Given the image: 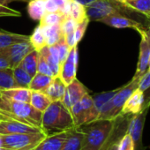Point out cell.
<instances>
[{"mask_svg": "<svg viewBox=\"0 0 150 150\" xmlns=\"http://www.w3.org/2000/svg\"><path fill=\"white\" fill-rule=\"evenodd\" d=\"M18 88L13 78L12 68L0 70V90Z\"/></svg>", "mask_w": 150, "mask_h": 150, "instance_id": "cell-27", "label": "cell"}, {"mask_svg": "<svg viewBox=\"0 0 150 150\" xmlns=\"http://www.w3.org/2000/svg\"><path fill=\"white\" fill-rule=\"evenodd\" d=\"M45 58L46 62L48 63L53 76L57 77L59 75L60 72V61L58 57L57 51L55 48V46H45L39 51Z\"/></svg>", "mask_w": 150, "mask_h": 150, "instance_id": "cell-18", "label": "cell"}, {"mask_svg": "<svg viewBox=\"0 0 150 150\" xmlns=\"http://www.w3.org/2000/svg\"><path fill=\"white\" fill-rule=\"evenodd\" d=\"M13 73L18 88H28L33 77H31L22 67H21L20 65L16 66L13 69Z\"/></svg>", "mask_w": 150, "mask_h": 150, "instance_id": "cell-29", "label": "cell"}, {"mask_svg": "<svg viewBox=\"0 0 150 150\" xmlns=\"http://www.w3.org/2000/svg\"><path fill=\"white\" fill-rule=\"evenodd\" d=\"M98 22L115 28H133L138 33L145 30L143 23L124 14H110L102 18Z\"/></svg>", "mask_w": 150, "mask_h": 150, "instance_id": "cell-11", "label": "cell"}, {"mask_svg": "<svg viewBox=\"0 0 150 150\" xmlns=\"http://www.w3.org/2000/svg\"><path fill=\"white\" fill-rule=\"evenodd\" d=\"M145 92L137 88L125 101L120 115H135L140 112L144 108Z\"/></svg>", "mask_w": 150, "mask_h": 150, "instance_id": "cell-15", "label": "cell"}, {"mask_svg": "<svg viewBox=\"0 0 150 150\" xmlns=\"http://www.w3.org/2000/svg\"><path fill=\"white\" fill-rule=\"evenodd\" d=\"M45 138L46 134L43 132L36 133L0 134V146L12 150H33Z\"/></svg>", "mask_w": 150, "mask_h": 150, "instance_id": "cell-5", "label": "cell"}, {"mask_svg": "<svg viewBox=\"0 0 150 150\" xmlns=\"http://www.w3.org/2000/svg\"><path fill=\"white\" fill-rule=\"evenodd\" d=\"M31 90L28 88H13L9 89L0 90V96L12 101L30 103Z\"/></svg>", "mask_w": 150, "mask_h": 150, "instance_id": "cell-19", "label": "cell"}, {"mask_svg": "<svg viewBox=\"0 0 150 150\" xmlns=\"http://www.w3.org/2000/svg\"><path fill=\"white\" fill-rule=\"evenodd\" d=\"M28 41H29V35L0 30V49H4L12 44Z\"/></svg>", "mask_w": 150, "mask_h": 150, "instance_id": "cell-21", "label": "cell"}, {"mask_svg": "<svg viewBox=\"0 0 150 150\" xmlns=\"http://www.w3.org/2000/svg\"><path fill=\"white\" fill-rule=\"evenodd\" d=\"M141 40L139 43V54L137 63V69L133 78L141 80L144 75L148 71V61L150 55V38L146 35V31L139 32Z\"/></svg>", "mask_w": 150, "mask_h": 150, "instance_id": "cell-10", "label": "cell"}, {"mask_svg": "<svg viewBox=\"0 0 150 150\" xmlns=\"http://www.w3.org/2000/svg\"><path fill=\"white\" fill-rule=\"evenodd\" d=\"M131 1H132V0H125V4H126V3H128V2H131Z\"/></svg>", "mask_w": 150, "mask_h": 150, "instance_id": "cell-52", "label": "cell"}, {"mask_svg": "<svg viewBox=\"0 0 150 150\" xmlns=\"http://www.w3.org/2000/svg\"><path fill=\"white\" fill-rule=\"evenodd\" d=\"M146 91H149V94H148L147 97L145 98V103H144V107H143L144 109L145 108H148V106L150 104V89H147Z\"/></svg>", "mask_w": 150, "mask_h": 150, "instance_id": "cell-45", "label": "cell"}, {"mask_svg": "<svg viewBox=\"0 0 150 150\" xmlns=\"http://www.w3.org/2000/svg\"><path fill=\"white\" fill-rule=\"evenodd\" d=\"M37 72L40 73H43L46 75H49V76H53V73L48 64V63L46 62L44 57L39 52V59H38V67H37Z\"/></svg>", "mask_w": 150, "mask_h": 150, "instance_id": "cell-38", "label": "cell"}, {"mask_svg": "<svg viewBox=\"0 0 150 150\" xmlns=\"http://www.w3.org/2000/svg\"><path fill=\"white\" fill-rule=\"evenodd\" d=\"M0 150H12V149H9V148H6V147H3V146H0Z\"/></svg>", "mask_w": 150, "mask_h": 150, "instance_id": "cell-49", "label": "cell"}, {"mask_svg": "<svg viewBox=\"0 0 150 150\" xmlns=\"http://www.w3.org/2000/svg\"><path fill=\"white\" fill-rule=\"evenodd\" d=\"M66 85L63 82V81L59 78V76L54 77L50 84L42 91L52 102L62 101L64 92H65Z\"/></svg>", "mask_w": 150, "mask_h": 150, "instance_id": "cell-17", "label": "cell"}, {"mask_svg": "<svg viewBox=\"0 0 150 150\" xmlns=\"http://www.w3.org/2000/svg\"><path fill=\"white\" fill-rule=\"evenodd\" d=\"M64 14L60 12H46L44 15L40 20V26H52V25H58L61 23Z\"/></svg>", "mask_w": 150, "mask_h": 150, "instance_id": "cell-32", "label": "cell"}, {"mask_svg": "<svg viewBox=\"0 0 150 150\" xmlns=\"http://www.w3.org/2000/svg\"><path fill=\"white\" fill-rule=\"evenodd\" d=\"M87 15L90 21H98L103 17L110 14H124L130 13V10L125 4L117 0H96L90 6L86 7Z\"/></svg>", "mask_w": 150, "mask_h": 150, "instance_id": "cell-6", "label": "cell"}, {"mask_svg": "<svg viewBox=\"0 0 150 150\" xmlns=\"http://www.w3.org/2000/svg\"><path fill=\"white\" fill-rule=\"evenodd\" d=\"M89 21H90V20L88 18H86L82 22L77 24L76 28H75V31H74V40L77 44L83 38V36L86 33V30L88 28V26L89 24Z\"/></svg>", "mask_w": 150, "mask_h": 150, "instance_id": "cell-37", "label": "cell"}, {"mask_svg": "<svg viewBox=\"0 0 150 150\" xmlns=\"http://www.w3.org/2000/svg\"><path fill=\"white\" fill-rule=\"evenodd\" d=\"M32 44L28 42L12 44L4 49H0V57H5L10 63L12 69L20 64L21 60L32 50H34Z\"/></svg>", "mask_w": 150, "mask_h": 150, "instance_id": "cell-8", "label": "cell"}, {"mask_svg": "<svg viewBox=\"0 0 150 150\" xmlns=\"http://www.w3.org/2000/svg\"><path fill=\"white\" fill-rule=\"evenodd\" d=\"M117 150H135V145L132 138L125 132L117 141Z\"/></svg>", "mask_w": 150, "mask_h": 150, "instance_id": "cell-36", "label": "cell"}, {"mask_svg": "<svg viewBox=\"0 0 150 150\" xmlns=\"http://www.w3.org/2000/svg\"><path fill=\"white\" fill-rule=\"evenodd\" d=\"M27 1H29V0H27Z\"/></svg>", "mask_w": 150, "mask_h": 150, "instance_id": "cell-53", "label": "cell"}, {"mask_svg": "<svg viewBox=\"0 0 150 150\" xmlns=\"http://www.w3.org/2000/svg\"><path fill=\"white\" fill-rule=\"evenodd\" d=\"M29 42L32 44L34 49L37 51H40L43 47L46 46L45 36L42 32V28L40 25H38L32 35L29 36Z\"/></svg>", "mask_w": 150, "mask_h": 150, "instance_id": "cell-30", "label": "cell"}, {"mask_svg": "<svg viewBox=\"0 0 150 150\" xmlns=\"http://www.w3.org/2000/svg\"><path fill=\"white\" fill-rule=\"evenodd\" d=\"M70 130L46 136L41 142L42 150H61L69 136Z\"/></svg>", "mask_w": 150, "mask_h": 150, "instance_id": "cell-16", "label": "cell"}, {"mask_svg": "<svg viewBox=\"0 0 150 150\" xmlns=\"http://www.w3.org/2000/svg\"><path fill=\"white\" fill-rule=\"evenodd\" d=\"M69 15L77 22V24L82 22L86 18H88L86 7L75 0H73L71 4Z\"/></svg>", "mask_w": 150, "mask_h": 150, "instance_id": "cell-28", "label": "cell"}, {"mask_svg": "<svg viewBox=\"0 0 150 150\" xmlns=\"http://www.w3.org/2000/svg\"><path fill=\"white\" fill-rule=\"evenodd\" d=\"M42 132L41 128L30 125L17 120L8 119L0 121V134H17V133H36Z\"/></svg>", "mask_w": 150, "mask_h": 150, "instance_id": "cell-14", "label": "cell"}, {"mask_svg": "<svg viewBox=\"0 0 150 150\" xmlns=\"http://www.w3.org/2000/svg\"><path fill=\"white\" fill-rule=\"evenodd\" d=\"M70 112L75 127H80L83 125L97 120L99 115L95 108L93 97L89 93L75 103L70 109Z\"/></svg>", "mask_w": 150, "mask_h": 150, "instance_id": "cell-7", "label": "cell"}, {"mask_svg": "<svg viewBox=\"0 0 150 150\" xmlns=\"http://www.w3.org/2000/svg\"><path fill=\"white\" fill-rule=\"evenodd\" d=\"M148 71H150V55H149V61H148Z\"/></svg>", "mask_w": 150, "mask_h": 150, "instance_id": "cell-51", "label": "cell"}, {"mask_svg": "<svg viewBox=\"0 0 150 150\" xmlns=\"http://www.w3.org/2000/svg\"><path fill=\"white\" fill-rule=\"evenodd\" d=\"M139 81L140 80L139 79L132 78L127 84L119 88L113 97L103 106L97 120H113L117 117L120 115L122 108L127 98L138 88Z\"/></svg>", "mask_w": 150, "mask_h": 150, "instance_id": "cell-4", "label": "cell"}, {"mask_svg": "<svg viewBox=\"0 0 150 150\" xmlns=\"http://www.w3.org/2000/svg\"><path fill=\"white\" fill-rule=\"evenodd\" d=\"M42 28L43 35L45 36L46 46L55 45L63 36L60 28V24L52 25V26H42Z\"/></svg>", "mask_w": 150, "mask_h": 150, "instance_id": "cell-23", "label": "cell"}, {"mask_svg": "<svg viewBox=\"0 0 150 150\" xmlns=\"http://www.w3.org/2000/svg\"><path fill=\"white\" fill-rule=\"evenodd\" d=\"M77 22L75 21L69 14L64 15L61 23H60V28L63 34L64 37H67L74 33L75 28H76Z\"/></svg>", "mask_w": 150, "mask_h": 150, "instance_id": "cell-34", "label": "cell"}, {"mask_svg": "<svg viewBox=\"0 0 150 150\" xmlns=\"http://www.w3.org/2000/svg\"><path fill=\"white\" fill-rule=\"evenodd\" d=\"M148 108L143 109L140 112L135 115H132L128 123L126 132L131 135L135 145V150H140L142 146V131L144 126V122L146 119V112Z\"/></svg>", "mask_w": 150, "mask_h": 150, "instance_id": "cell-12", "label": "cell"}, {"mask_svg": "<svg viewBox=\"0 0 150 150\" xmlns=\"http://www.w3.org/2000/svg\"><path fill=\"white\" fill-rule=\"evenodd\" d=\"M21 13L8 6L0 5V17H21Z\"/></svg>", "mask_w": 150, "mask_h": 150, "instance_id": "cell-40", "label": "cell"}, {"mask_svg": "<svg viewBox=\"0 0 150 150\" xmlns=\"http://www.w3.org/2000/svg\"><path fill=\"white\" fill-rule=\"evenodd\" d=\"M46 13L44 0H29L28 13L32 20L40 21Z\"/></svg>", "mask_w": 150, "mask_h": 150, "instance_id": "cell-26", "label": "cell"}, {"mask_svg": "<svg viewBox=\"0 0 150 150\" xmlns=\"http://www.w3.org/2000/svg\"><path fill=\"white\" fill-rule=\"evenodd\" d=\"M51 103L52 101L42 91L31 92V98H30L29 103L37 110L43 112Z\"/></svg>", "mask_w": 150, "mask_h": 150, "instance_id": "cell-25", "label": "cell"}, {"mask_svg": "<svg viewBox=\"0 0 150 150\" xmlns=\"http://www.w3.org/2000/svg\"><path fill=\"white\" fill-rule=\"evenodd\" d=\"M75 127L70 110L61 101L52 102L42 112L41 129L50 136Z\"/></svg>", "mask_w": 150, "mask_h": 150, "instance_id": "cell-1", "label": "cell"}, {"mask_svg": "<svg viewBox=\"0 0 150 150\" xmlns=\"http://www.w3.org/2000/svg\"><path fill=\"white\" fill-rule=\"evenodd\" d=\"M54 77L49 76V75L36 72V74L32 78L28 88L31 91H43L52 81Z\"/></svg>", "mask_w": 150, "mask_h": 150, "instance_id": "cell-24", "label": "cell"}, {"mask_svg": "<svg viewBox=\"0 0 150 150\" xmlns=\"http://www.w3.org/2000/svg\"><path fill=\"white\" fill-rule=\"evenodd\" d=\"M57 54H58V57H59V61H60V65L62 64V63L65 60V58L67 57L70 50H71V47L68 45L65 38L64 36H62V38L54 45Z\"/></svg>", "mask_w": 150, "mask_h": 150, "instance_id": "cell-35", "label": "cell"}, {"mask_svg": "<svg viewBox=\"0 0 150 150\" xmlns=\"http://www.w3.org/2000/svg\"><path fill=\"white\" fill-rule=\"evenodd\" d=\"M109 150H117V141L114 142V143L110 146V147Z\"/></svg>", "mask_w": 150, "mask_h": 150, "instance_id": "cell-46", "label": "cell"}, {"mask_svg": "<svg viewBox=\"0 0 150 150\" xmlns=\"http://www.w3.org/2000/svg\"><path fill=\"white\" fill-rule=\"evenodd\" d=\"M39 59V51L34 50L29 52L20 63V66L22 67L31 77H34L37 72Z\"/></svg>", "mask_w": 150, "mask_h": 150, "instance_id": "cell-20", "label": "cell"}, {"mask_svg": "<svg viewBox=\"0 0 150 150\" xmlns=\"http://www.w3.org/2000/svg\"><path fill=\"white\" fill-rule=\"evenodd\" d=\"M51 1L57 6L58 12L64 15H67L69 14L70 6L73 0H51Z\"/></svg>", "mask_w": 150, "mask_h": 150, "instance_id": "cell-39", "label": "cell"}, {"mask_svg": "<svg viewBox=\"0 0 150 150\" xmlns=\"http://www.w3.org/2000/svg\"><path fill=\"white\" fill-rule=\"evenodd\" d=\"M33 150H42V146H41V143H40V144H39V145H38V146H37L35 148H34Z\"/></svg>", "mask_w": 150, "mask_h": 150, "instance_id": "cell-48", "label": "cell"}, {"mask_svg": "<svg viewBox=\"0 0 150 150\" xmlns=\"http://www.w3.org/2000/svg\"><path fill=\"white\" fill-rule=\"evenodd\" d=\"M6 68H11L9 61L5 57H0V70L6 69Z\"/></svg>", "mask_w": 150, "mask_h": 150, "instance_id": "cell-43", "label": "cell"}, {"mask_svg": "<svg viewBox=\"0 0 150 150\" xmlns=\"http://www.w3.org/2000/svg\"><path fill=\"white\" fill-rule=\"evenodd\" d=\"M78 60V45H75L71 48L67 57L60 66V72L58 76L66 86L76 79Z\"/></svg>", "mask_w": 150, "mask_h": 150, "instance_id": "cell-9", "label": "cell"}, {"mask_svg": "<svg viewBox=\"0 0 150 150\" xmlns=\"http://www.w3.org/2000/svg\"><path fill=\"white\" fill-rule=\"evenodd\" d=\"M130 10H132L145 16L150 15V0H132L125 4Z\"/></svg>", "mask_w": 150, "mask_h": 150, "instance_id": "cell-31", "label": "cell"}, {"mask_svg": "<svg viewBox=\"0 0 150 150\" xmlns=\"http://www.w3.org/2000/svg\"><path fill=\"white\" fill-rule=\"evenodd\" d=\"M117 2H119V3H121V4H125V0H117Z\"/></svg>", "mask_w": 150, "mask_h": 150, "instance_id": "cell-50", "label": "cell"}, {"mask_svg": "<svg viewBox=\"0 0 150 150\" xmlns=\"http://www.w3.org/2000/svg\"><path fill=\"white\" fill-rule=\"evenodd\" d=\"M0 113L9 119L41 128L42 112L35 109L28 103L15 102L0 96Z\"/></svg>", "mask_w": 150, "mask_h": 150, "instance_id": "cell-3", "label": "cell"}, {"mask_svg": "<svg viewBox=\"0 0 150 150\" xmlns=\"http://www.w3.org/2000/svg\"><path fill=\"white\" fill-rule=\"evenodd\" d=\"M82 132L79 127H73L70 130L69 136L61 150H80L82 139Z\"/></svg>", "mask_w": 150, "mask_h": 150, "instance_id": "cell-22", "label": "cell"}, {"mask_svg": "<svg viewBox=\"0 0 150 150\" xmlns=\"http://www.w3.org/2000/svg\"><path fill=\"white\" fill-rule=\"evenodd\" d=\"M9 118L6 117L5 115H3L2 113H0V121H2V120H8Z\"/></svg>", "mask_w": 150, "mask_h": 150, "instance_id": "cell-47", "label": "cell"}, {"mask_svg": "<svg viewBox=\"0 0 150 150\" xmlns=\"http://www.w3.org/2000/svg\"><path fill=\"white\" fill-rule=\"evenodd\" d=\"M117 90H118V88L114 89V90H111V91H108V92H103V93H101V94H97V95L92 96L93 97V101H94L95 108H96V110H97L98 113H100V110L103 108V106L110 99H111L113 97V96L117 92Z\"/></svg>", "mask_w": 150, "mask_h": 150, "instance_id": "cell-33", "label": "cell"}, {"mask_svg": "<svg viewBox=\"0 0 150 150\" xmlns=\"http://www.w3.org/2000/svg\"><path fill=\"white\" fill-rule=\"evenodd\" d=\"M143 25L145 27V31L148 37L150 38V15L149 16H145L144 15V22Z\"/></svg>", "mask_w": 150, "mask_h": 150, "instance_id": "cell-42", "label": "cell"}, {"mask_svg": "<svg viewBox=\"0 0 150 150\" xmlns=\"http://www.w3.org/2000/svg\"><path fill=\"white\" fill-rule=\"evenodd\" d=\"M116 118L113 120H96L79 127L82 132L80 150H100L110 137Z\"/></svg>", "mask_w": 150, "mask_h": 150, "instance_id": "cell-2", "label": "cell"}, {"mask_svg": "<svg viewBox=\"0 0 150 150\" xmlns=\"http://www.w3.org/2000/svg\"><path fill=\"white\" fill-rule=\"evenodd\" d=\"M138 88L143 92H145L148 88H150V71H148L142 77V79L139 81Z\"/></svg>", "mask_w": 150, "mask_h": 150, "instance_id": "cell-41", "label": "cell"}, {"mask_svg": "<svg viewBox=\"0 0 150 150\" xmlns=\"http://www.w3.org/2000/svg\"><path fill=\"white\" fill-rule=\"evenodd\" d=\"M87 94H88V88L79 80L75 79L66 86L64 96L61 102L70 110L75 103L81 100Z\"/></svg>", "mask_w": 150, "mask_h": 150, "instance_id": "cell-13", "label": "cell"}, {"mask_svg": "<svg viewBox=\"0 0 150 150\" xmlns=\"http://www.w3.org/2000/svg\"><path fill=\"white\" fill-rule=\"evenodd\" d=\"M75 1L79 2L80 4H81V5H83L85 7H87V6H90L93 2H95L96 0H75Z\"/></svg>", "mask_w": 150, "mask_h": 150, "instance_id": "cell-44", "label": "cell"}]
</instances>
